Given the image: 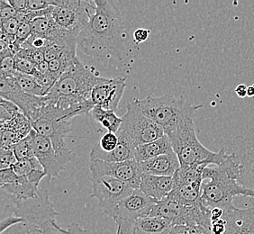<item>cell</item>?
Returning a JSON list of instances; mask_svg holds the SVG:
<instances>
[{"label":"cell","instance_id":"32","mask_svg":"<svg viewBox=\"0 0 254 234\" xmlns=\"http://www.w3.org/2000/svg\"><path fill=\"white\" fill-rule=\"evenodd\" d=\"M2 234H44V233L37 226L25 222L15 225Z\"/></svg>","mask_w":254,"mask_h":234},{"label":"cell","instance_id":"47","mask_svg":"<svg viewBox=\"0 0 254 234\" xmlns=\"http://www.w3.org/2000/svg\"><path fill=\"white\" fill-rule=\"evenodd\" d=\"M188 228L190 231V234H213L210 230L201 225H191Z\"/></svg>","mask_w":254,"mask_h":234},{"label":"cell","instance_id":"44","mask_svg":"<svg viewBox=\"0 0 254 234\" xmlns=\"http://www.w3.org/2000/svg\"><path fill=\"white\" fill-rule=\"evenodd\" d=\"M210 231L213 234H225V221L224 218L214 221L211 224Z\"/></svg>","mask_w":254,"mask_h":234},{"label":"cell","instance_id":"48","mask_svg":"<svg viewBox=\"0 0 254 234\" xmlns=\"http://www.w3.org/2000/svg\"><path fill=\"white\" fill-rule=\"evenodd\" d=\"M37 72H38V74H37L35 77H37L38 75L44 76V75L49 74L50 72H51V71H50L49 62L46 61V60H44L43 62L37 64Z\"/></svg>","mask_w":254,"mask_h":234},{"label":"cell","instance_id":"39","mask_svg":"<svg viewBox=\"0 0 254 234\" xmlns=\"http://www.w3.org/2000/svg\"><path fill=\"white\" fill-rule=\"evenodd\" d=\"M25 220L23 219L22 217L16 216V215H11L5 217L0 224V233L1 234H4L7 230L11 229L12 227H14L15 225H19L21 223H25Z\"/></svg>","mask_w":254,"mask_h":234},{"label":"cell","instance_id":"22","mask_svg":"<svg viewBox=\"0 0 254 234\" xmlns=\"http://www.w3.org/2000/svg\"><path fill=\"white\" fill-rule=\"evenodd\" d=\"M140 164L143 173L162 176H173L181 168V163L175 152L153 158Z\"/></svg>","mask_w":254,"mask_h":234},{"label":"cell","instance_id":"14","mask_svg":"<svg viewBox=\"0 0 254 234\" xmlns=\"http://www.w3.org/2000/svg\"><path fill=\"white\" fill-rule=\"evenodd\" d=\"M155 203V201L143 194L140 189H134L131 195L116 205L108 215L115 221H136L139 218L150 216Z\"/></svg>","mask_w":254,"mask_h":234},{"label":"cell","instance_id":"3","mask_svg":"<svg viewBox=\"0 0 254 234\" xmlns=\"http://www.w3.org/2000/svg\"><path fill=\"white\" fill-rule=\"evenodd\" d=\"M239 166L233 155L229 154L220 166L206 167L203 171L201 199L205 207L212 209L235 210V196L243 195L254 198V191L237 182Z\"/></svg>","mask_w":254,"mask_h":234},{"label":"cell","instance_id":"37","mask_svg":"<svg viewBox=\"0 0 254 234\" xmlns=\"http://www.w3.org/2000/svg\"><path fill=\"white\" fill-rule=\"evenodd\" d=\"M16 71L15 69V56L7 55L1 58V74L0 76L13 77V74Z\"/></svg>","mask_w":254,"mask_h":234},{"label":"cell","instance_id":"53","mask_svg":"<svg viewBox=\"0 0 254 234\" xmlns=\"http://www.w3.org/2000/svg\"><path fill=\"white\" fill-rule=\"evenodd\" d=\"M247 97L254 98V86H250L247 88Z\"/></svg>","mask_w":254,"mask_h":234},{"label":"cell","instance_id":"31","mask_svg":"<svg viewBox=\"0 0 254 234\" xmlns=\"http://www.w3.org/2000/svg\"><path fill=\"white\" fill-rule=\"evenodd\" d=\"M15 60L16 71L21 73L27 74V75H32L34 77L38 74L37 64L34 63V61H32L31 59L15 57Z\"/></svg>","mask_w":254,"mask_h":234},{"label":"cell","instance_id":"8","mask_svg":"<svg viewBox=\"0 0 254 234\" xmlns=\"http://www.w3.org/2000/svg\"><path fill=\"white\" fill-rule=\"evenodd\" d=\"M229 151L239 166L237 182L254 191V127L245 135L235 137L230 144Z\"/></svg>","mask_w":254,"mask_h":234},{"label":"cell","instance_id":"13","mask_svg":"<svg viewBox=\"0 0 254 234\" xmlns=\"http://www.w3.org/2000/svg\"><path fill=\"white\" fill-rule=\"evenodd\" d=\"M0 96L15 104L28 119L43 108L46 101L45 97H36L23 91L14 77L0 76Z\"/></svg>","mask_w":254,"mask_h":234},{"label":"cell","instance_id":"5","mask_svg":"<svg viewBox=\"0 0 254 234\" xmlns=\"http://www.w3.org/2000/svg\"><path fill=\"white\" fill-rule=\"evenodd\" d=\"M181 163V167L210 165L220 166L228 158L225 148L219 152H213L201 143L195 134L194 119H190L174 132L167 134Z\"/></svg>","mask_w":254,"mask_h":234},{"label":"cell","instance_id":"10","mask_svg":"<svg viewBox=\"0 0 254 234\" xmlns=\"http://www.w3.org/2000/svg\"><path fill=\"white\" fill-rule=\"evenodd\" d=\"M90 180L93 189L91 197L98 201L106 215L134 190L127 183L110 176H92Z\"/></svg>","mask_w":254,"mask_h":234},{"label":"cell","instance_id":"18","mask_svg":"<svg viewBox=\"0 0 254 234\" xmlns=\"http://www.w3.org/2000/svg\"><path fill=\"white\" fill-rule=\"evenodd\" d=\"M33 130L29 119L20 113L12 120L1 124V149H11Z\"/></svg>","mask_w":254,"mask_h":234},{"label":"cell","instance_id":"21","mask_svg":"<svg viewBox=\"0 0 254 234\" xmlns=\"http://www.w3.org/2000/svg\"><path fill=\"white\" fill-rule=\"evenodd\" d=\"M173 176H153L143 173L140 190L155 202L165 199L173 189Z\"/></svg>","mask_w":254,"mask_h":234},{"label":"cell","instance_id":"35","mask_svg":"<svg viewBox=\"0 0 254 234\" xmlns=\"http://www.w3.org/2000/svg\"><path fill=\"white\" fill-rule=\"evenodd\" d=\"M118 142L119 140L117 133L108 132L100 138L98 144L103 151L106 152H111L118 147Z\"/></svg>","mask_w":254,"mask_h":234},{"label":"cell","instance_id":"20","mask_svg":"<svg viewBox=\"0 0 254 234\" xmlns=\"http://www.w3.org/2000/svg\"><path fill=\"white\" fill-rule=\"evenodd\" d=\"M46 176L44 171H35L28 176H19L15 183L5 185L3 189L15 196L16 199H29L37 196L41 180Z\"/></svg>","mask_w":254,"mask_h":234},{"label":"cell","instance_id":"19","mask_svg":"<svg viewBox=\"0 0 254 234\" xmlns=\"http://www.w3.org/2000/svg\"><path fill=\"white\" fill-rule=\"evenodd\" d=\"M225 234H254V207L248 209L227 210Z\"/></svg>","mask_w":254,"mask_h":234},{"label":"cell","instance_id":"1","mask_svg":"<svg viewBox=\"0 0 254 234\" xmlns=\"http://www.w3.org/2000/svg\"><path fill=\"white\" fill-rule=\"evenodd\" d=\"M125 24L121 12L113 0H94L88 19L78 34V46L84 54L99 61L121 57Z\"/></svg>","mask_w":254,"mask_h":234},{"label":"cell","instance_id":"6","mask_svg":"<svg viewBox=\"0 0 254 234\" xmlns=\"http://www.w3.org/2000/svg\"><path fill=\"white\" fill-rule=\"evenodd\" d=\"M70 119L72 118L67 113L47 101L29 119L35 132L52 141L60 160L65 165L73 160V152L68 149L64 141L71 131Z\"/></svg>","mask_w":254,"mask_h":234},{"label":"cell","instance_id":"2","mask_svg":"<svg viewBox=\"0 0 254 234\" xmlns=\"http://www.w3.org/2000/svg\"><path fill=\"white\" fill-rule=\"evenodd\" d=\"M108 79L86 68L76 58L45 97L46 101L64 110L71 118L88 115L95 108L91 102L93 88Z\"/></svg>","mask_w":254,"mask_h":234},{"label":"cell","instance_id":"4","mask_svg":"<svg viewBox=\"0 0 254 234\" xmlns=\"http://www.w3.org/2000/svg\"><path fill=\"white\" fill-rule=\"evenodd\" d=\"M138 102L144 115L161 127L165 135L194 119L195 112L203 107V105H191L183 97L177 98L173 95L157 98L149 96L138 99Z\"/></svg>","mask_w":254,"mask_h":234},{"label":"cell","instance_id":"42","mask_svg":"<svg viewBox=\"0 0 254 234\" xmlns=\"http://www.w3.org/2000/svg\"><path fill=\"white\" fill-rule=\"evenodd\" d=\"M54 6V0H27L28 11H40Z\"/></svg>","mask_w":254,"mask_h":234},{"label":"cell","instance_id":"51","mask_svg":"<svg viewBox=\"0 0 254 234\" xmlns=\"http://www.w3.org/2000/svg\"><path fill=\"white\" fill-rule=\"evenodd\" d=\"M169 234H190V231L189 228L184 225H175L172 227Z\"/></svg>","mask_w":254,"mask_h":234},{"label":"cell","instance_id":"11","mask_svg":"<svg viewBox=\"0 0 254 234\" xmlns=\"http://www.w3.org/2000/svg\"><path fill=\"white\" fill-rule=\"evenodd\" d=\"M91 1L54 0L53 19L63 29L79 34L88 21Z\"/></svg>","mask_w":254,"mask_h":234},{"label":"cell","instance_id":"43","mask_svg":"<svg viewBox=\"0 0 254 234\" xmlns=\"http://www.w3.org/2000/svg\"><path fill=\"white\" fill-rule=\"evenodd\" d=\"M44 234H68V230L61 228L56 221H52L41 227Z\"/></svg>","mask_w":254,"mask_h":234},{"label":"cell","instance_id":"36","mask_svg":"<svg viewBox=\"0 0 254 234\" xmlns=\"http://www.w3.org/2000/svg\"><path fill=\"white\" fill-rule=\"evenodd\" d=\"M31 35H32V23L28 21H24L20 23L19 28L15 36V44L22 47V45L29 39Z\"/></svg>","mask_w":254,"mask_h":234},{"label":"cell","instance_id":"45","mask_svg":"<svg viewBox=\"0 0 254 234\" xmlns=\"http://www.w3.org/2000/svg\"><path fill=\"white\" fill-rule=\"evenodd\" d=\"M149 34H150L149 30L144 29V28H138L133 33V40L137 44H142L148 39Z\"/></svg>","mask_w":254,"mask_h":234},{"label":"cell","instance_id":"12","mask_svg":"<svg viewBox=\"0 0 254 234\" xmlns=\"http://www.w3.org/2000/svg\"><path fill=\"white\" fill-rule=\"evenodd\" d=\"M89 169L92 176H110L127 183L132 189H140L143 171L140 162L132 161L124 162H105L90 161Z\"/></svg>","mask_w":254,"mask_h":234},{"label":"cell","instance_id":"50","mask_svg":"<svg viewBox=\"0 0 254 234\" xmlns=\"http://www.w3.org/2000/svg\"><path fill=\"white\" fill-rule=\"evenodd\" d=\"M211 210V222L214 221H217V220L223 218L224 214H225V210L221 209L218 207L215 208H212Z\"/></svg>","mask_w":254,"mask_h":234},{"label":"cell","instance_id":"7","mask_svg":"<svg viewBox=\"0 0 254 234\" xmlns=\"http://www.w3.org/2000/svg\"><path fill=\"white\" fill-rule=\"evenodd\" d=\"M119 130L129 137L136 148L165 135L161 127L142 112L138 99L127 105V113L123 117L122 125Z\"/></svg>","mask_w":254,"mask_h":234},{"label":"cell","instance_id":"24","mask_svg":"<svg viewBox=\"0 0 254 234\" xmlns=\"http://www.w3.org/2000/svg\"><path fill=\"white\" fill-rule=\"evenodd\" d=\"M135 234H169L174 225L160 216H146L135 221Z\"/></svg>","mask_w":254,"mask_h":234},{"label":"cell","instance_id":"15","mask_svg":"<svg viewBox=\"0 0 254 234\" xmlns=\"http://www.w3.org/2000/svg\"><path fill=\"white\" fill-rule=\"evenodd\" d=\"M126 79L127 78H109L108 81L97 85L91 92V102L94 106L116 112L127 88Z\"/></svg>","mask_w":254,"mask_h":234},{"label":"cell","instance_id":"9","mask_svg":"<svg viewBox=\"0 0 254 234\" xmlns=\"http://www.w3.org/2000/svg\"><path fill=\"white\" fill-rule=\"evenodd\" d=\"M14 214L22 217L26 223L32 224L39 228L46 222L55 220L58 212L54 209V205L49 199L46 188H40L37 196L29 199H14Z\"/></svg>","mask_w":254,"mask_h":234},{"label":"cell","instance_id":"25","mask_svg":"<svg viewBox=\"0 0 254 234\" xmlns=\"http://www.w3.org/2000/svg\"><path fill=\"white\" fill-rule=\"evenodd\" d=\"M90 115L94 120L101 123L102 126L108 130V132L117 133L122 125L123 118L118 117L116 112L108 111L99 107H95Z\"/></svg>","mask_w":254,"mask_h":234},{"label":"cell","instance_id":"30","mask_svg":"<svg viewBox=\"0 0 254 234\" xmlns=\"http://www.w3.org/2000/svg\"><path fill=\"white\" fill-rule=\"evenodd\" d=\"M20 113L22 112L15 104L8 101L6 99H4V98L0 99V122H1V124L12 120Z\"/></svg>","mask_w":254,"mask_h":234},{"label":"cell","instance_id":"40","mask_svg":"<svg viewBox=\"0 0 254 234\" xmlns=\"http://www.w3.org/2000/svg\"><path fill=\"white\" fill-rule=\"evenodd\" d=\"M18 176L16 175L13 169L0 171V185L1 188L7 185H11L17 180Z\"/></svg>","mask_w":254,"mask_h":234},{"label":"cell","instance_id":"46","mask_svg":"<svg viewBox=\"0 0 254 234\" xmlns=\"http://www.w3.org/2000/svg\"><path fill=\"white\" fill-rule=\"evenodd\" d=\"M7 2L16 12L27 11V0H7Z\"/></svg>","mask_w":254,"mask_h":234},{"label":"cell","instance_id":"38","mask_svg":"<svg viewBox=\"0 0 254 234\" xmlns=\"http://www.w3.org/2000/svg\"><path fill=\"white\" fill-rule=\"evenodd\" d=\"M116 223L118 224L117 234H135V221L117 219Z\"/></svg>","mask_w":254,"mask_h":234},{"label":"cell","instance_id":"33","mask_svg":"<svg viewBox=\"0 0 254 234\" xmlns=\"http://www.w3.org/2000/svg\"><path fill=\"white\" fill-rule=\"evenodd\" d=\"M17 162L14 151L11 149L0 150V171L12 169Z\"/></svg>","mask_w":254,"mask_h":234},{"label":"cell","instance_id":"17","mask_svg":"<svg viewBox=\"0 0 254 234\" xmlns=\"http://www.w3.org/2000/svg\"><path fill=\"white\" fill-rule=\"evenodd\" d=\"M118 145L111 152L103 151L99 144H95L90 152V161H102L105 162H124V161L135 160V149L136 147L132 143L125 132L118 131Z\"/></svg>","mask_w":254,"mask_h":234},{"label":"cell","instance_id":"29","mask_svg":"<svg viewBox=\"0 0 254 234\" xmlns=\"http://www.w3.org/2000/svg\"><path fill=\"white\" fill-rule=\"evenodd\" d=\"M12 169L15 171V174L19 176H28L35 171H44L39 161L35 157L17 161Z\"/></svg>","mask_w":254,"mask_h":234},{"label":"cell","instance_id":"34","mask_svg":"<svg viewBox=\"0 0 254 234\" xmlns=\"http://www.w3.org/2000/svg\"><path fill=\"white\" fill-rule=\"evenodd\" d=\"M19 25L20 22L15 17L1 21V34L15 38Z\"/></svg>","mask_w":254,"mask_h":234},{"label":"cell","instance_id":"27","mask_svg":"<svg viewBox=\"0 0 254 234\" xmlns=\"http://www.w3.org/2000/svg\"><path fill=\"white\" fill-rule=\"evenodd\" d=\"M34 133H35V131L33 129L25 139L17 142L13 148V151H14L17 161H24L26 159L34 157Z\"/></svg>","mask_w":254,"mask_h":234},{"label":"cell","instance_id":"49","mask_svg":"<svg viewBox=\"0 0 254 234\" xmlns=\"http://www.w3.org/2000/svg\"><path fill=\"white\" fill-rule=\"evenodd\" d=\"M67 230L68 234H87V231L81 228L78 224H70Z\"/></svg>","mask_w":254,"mask_h":234},{"label":"cell","instance_id":"23","mask_svg":"<svg viewBox=\"0 0 254 234\" xmlns=\"http://www.w3.org/2000/svg\"><path fill=\"white\" fill-rule=\"evenodd\" d=\"M173 152L174 151L172 149L170 138L164 135L157 141L137 147L135 149V161L141 163L143 161L152 160L153 158Z\"/></svg>","mask_w":254,"mask_h":234},{"label":"cell","instance_id":"28","mask_svg":"<svg viewBox=\"0 0 254 234\" xmlns=\"http://www.w3.org/2000/svg\"><path fill=\"white\" fill-rule=\"evenodd\" d=\"M55 25L53 15L36 18L32 22V35L48 40Z\"/></svg>","mask_w":254,"mask_h":234},{"label":"cell","instance_id":"41","mask_svg":"<svg viewBox=\"0 0 254 234\" xmlns=\"http://www.w3.org/2000/svg\"><path fill=\"white\" fill-rule=\"evenodd\" d=\"M17 12L15 11L7 0H0V19L1 21L15 17Z\"/></svg>","mask_w":254,"mask_h":234},{"label":"cell","instance_id":"26","mask_svg":"<svg viewBox=\"0 0 254 234\" xmlns=\"http://www.w3.org/2000/svg\"><path fill=\"white\" fill-rule=\"evenodd\" d=\"M13 77L19 85L20 88L25 93L36 97H46L44 88L38 83L37 79L34 76L15 71L13 74Z\"/></svg>","mask_w":254,"mask_h":234},{"label":"cell","instance_id":"52","mask_svg":"<svg viewBox=\"0 0 254 234\" xmlns=\"http://www.w3.org/2000/svg\"><path fill=\"white\" fill-rule=\"evenodd\" d=\"M247 86H245L244 84H241L239 86H237V88H235V93L237 94V96L241 98H245L247 97Z\"/></svg>","mask_w":254,"mask_h":234},{"label":"cell","instance_id":"16","mask_svg":"<svg viewBox=\"0 0 254 234\" xmlns=\"http://www.w3.org/2000/svg\"><path fill=\"white\" fill-rule=\"evenodd\" d=\"M34 157L39 161L45 175L50 180L58 177L60 173L65 170L66 165L60 160L52 141L36 132L34 137Z\"/></svg>","mask_w":254,"mask_h":234}]
</instances>
